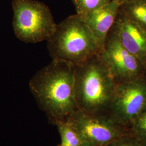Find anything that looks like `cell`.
Instances as JSON below:
<instances>
[{
    "instance_id": "2",
    "label": "cell",
    "mask_w": 146,
    "mask_h": 146,
    "mask_svg": "<svg viewBox=\"0 0 146 146\" xmlns=\"http://www.w3.org/2000/svg\"><path fill=\"white\" fill-rule=\"evenodd\" d=\"M116 86L98 54L75 67V99L78 110L86 114L107 115Z\"/></svg>"
},
{
    "instance_id": "13",
    "label": "cell",
    "mask_w": 146,
    "mask_h": 146,
    "mask_svg": "<svg viewBox=\"0 0 146 146\" xmlns=\"http://www.w3.org/2000/svg\"><path fill=\"white\" fill-rule=\"evenodd\" d=\"M76 14L84 15L100 7L106 5L111 0H72Z\"/></svg>"
},
{
    "instance_id": "12",
    "label": "cell",
    "mask_w": 146,
    "mask_h": 146,
    "mask_svg": "<svg viewBox=\"0 0 146 146\" xmlns=\"http://www.w3.org/2000/svg\"><path fill=\"white\" fill-rule=\"evenodd\" d=\"M129 130L141 144L146 143V107L133 121Z\"/></svg>"
},
{
    "instance_id": "14",
    "label": "cell",
    "mask_w": 146,
    "mask_h": 146,
    "mask_svg": "<svg viewBox=\"0 0 146 146\" xmlns=\"http://www.w3.org/2000/svg\"><path fill=\"white\" fill-rule=\"evenodd\" d=\"M105 146H141L139 141L131 135V133L114 141L110 142Z\"/></svg>"
},
{
    "instance_id": "6",
    "label": "cell",
    "mask_w": 146,
    "mask_h": 146,
    "mask_svg": "<svg viewBox=\"0 0 146 146\" xmlns=\"http://www.w3.org/2000/svg\"><path fill=\"white\" fill-rule=\"evenodd\" d=\"M98 55L116 84L146 76V68L121 44L112 29Z\"/></svg>"
},
{
    "instance_id": "7",
    "label": "cell",
    "mask_w": 146,
    "mask_h": 146,
    "mask_svg": "<svg viewBox=\"0 0 146 146\" xmlns=\"http://www.w3.org/2000/svg\"><path fill=\"white\" fill-rule=\"evenodd\" d=\"M146 107V76L117 84L107 116L129 129Z\"/></svg>"
},
{
    "instance_id": "4",
    "label": "cell",
    "mask_w": 146,
    "mask_h": 146,
    "mask_svg": "<svg viewBox=\"0 0 146 146\" xmlns=\"http://www.w3.org/2000/svg\"><path fill=\"white\" fill-rule=\"evenodd\" d=\"M13 26L16 36L25 43L48 41L56 29L48 7L36 0H13Z\"/></svg>"
},
{
    "instance_id": "9",
    "label": "cell",
    "mask_w": 146,
    "mask_h": 146,
    "mask_svg": "<svg viewBox=\"0 0 146 146\" xmlns=\"http://www.w3.org/2000/svg\"><path fill=\"white\" fill-rule=\"evenodd\" d=\"M120 5L115 0H111L106 5L81 16L92 33L99 51L104 47L115 23L119 13Z\"/></svg>"
},
{
    "instance_id": "3",
    "label": "cell",
    "mask_w": 146,
    "mask_h": 146,
    "mask_svg": "<svg viewBox=\"0 0 146 146\" xmlns=\"http://www.w3.org/2000/svg\"><path fill=\"white\" fill-rule=\"evenodd\" d=\"M47 42L52 59L63 60L75 66L85 62L99 52L92 33L78 14L69 16L57 25Z\"/></svg>"
},
{
    "instance_id": "5",
    "label": "cell",
    "mask_w": 146,
    "mask_h": 146,
    "mask_svg": "<svg viewBox=\"0 0 146 146\" xmlns=\"http://www.w3.org/2000/svg\"><path fill=\"white\" fill-rule=\"evenodd\" d=\"M81 136L86 146H105L130 134L107 115H93L78 110L66 120Z\"/></svg>"
},
{
    "instance_id": "16",
    "label": "cell",
    "mask_w": 146,
    "mask_h": 146,
    "mask_svg": "<svg viewBox=\"0 0 146 146\" xmlns=\"http://www.w3.org/2000/svg\"><path fill=\"white\" fill-rule=\"evenodd\" d=\"M141 146H146V143L143 144H141Z\"/></svg>"
},
{
    "instance_id": "8",
    "label": "cell",
    "mask_w": 146,
    "mask_h": 146,
    "mask_svg": "<svg viewBox=\"0 0 146 146\" xmlns=\"http://www.w3.org/2000/svg\"><path fill=\"white\" fill-rule=\"evenodd\" d=\"M121 44L146 68V31L119 11L112 28Z\"/></svg>"
},
{
    "instance_id": "15",
    "label": "cell",
    "mask_w": 146,
    "mask_h": 146,
    "mask_svg": "<svg viewBox=\"0 0 146 146\" xmlns=\"http://www.w3.org/2000/svg\"><path fill=\"white\" fill-rule=\"evenodd\" d=\"M115 1L117 2H118L120 5H122L123 3H125L126 2L131 1V0H115Z\"/></svg>"
},
{
    "instance_id": "1",
    "label": "cell",
    "mask_w": 146,
    "mask_h": 146,
    "mask_svg": "<svg viewBox=\"0 0 146 146\" xmlns=\"http://www.w3.org/2000/svg\"><path fill=\"white\" fill-rule=\"evenodd\" d=\"M75 67L71 63L52 59L30 81L32 94L53 125L66 121L78 110L75 92Z\"/></svg>"
},
{
    "instance_id": "10",
    "label": "cell",
    "mask_w": 146,
    "mask_h": 146,
    "mask_svg": "<svg viewBox=\"0 0 146 146\" xmlns=\"http://www.w3.org/2000/svg\"><path fill=\"white\" fill-rule=\"evenodd\" d=\"M119 11L146 31V0H131L121 5Z\"/></svg>"
},
{
    "instance_id": "11",
    "label": "cell",
    "mask_w": 146,
    "mask_h": 146,
    "mask_svg": "<svg viewBox=\"0 0 146 146\" xmlns=\"http://www.w3.org/2000/svg\"><path fill=\"white\" fill-rule=\"evenodd\" d=\"M55 125L61 137L58 146H86L79 133L67 121L58 122Z\"/></svg>"
}]
</instances>
